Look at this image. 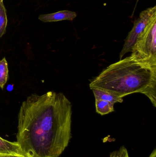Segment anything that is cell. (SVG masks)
<instances>
[{
  "label": "cell",
  "mask_w": 156,
  "mask_h": 157,
  "mask_svg": "<svg viewBox=\"0 0 156 157\" xmlns=\"http://www.w3.org/2000/svg\"><path fill=\"white\" fill-rule=\"evenodd\" d=\"M114 104L106 101L95 99L96 112L101 115L113 112L114 111Z\"/></svg>",
  "instance_id": "ba28073f"
},
{
  "label": "cell",
  "mask_w": 156,
  "mask_h": 157,
  "mask_svg": "<svg viewBox=\"0 0 156 157\" xmlns=\"http://www.w3.org/2000/svg\"><path fill=\"white\" fill-rule=\"evenodd\" d=\"M123 98L135 93L144 94L156 107V64L132 56L111 64L89 84Z\"/></svg>",
  "instance_id": "7a4b0ae2"
},
{
  "label": "cell",
  "mask_w": 156,
  "mask_h": 157,
  "mask_svg": "<svg viewBox=\"0 0 156 157\" xmlns=\"http://www.w3.org/2000/svg\"><path fill=\"white\" fill-rule=\"evenodd\" d=\"M7 24L6 10L3 2H0V38L5 34Z\"/></svg>",
  "instance_id": "30bf717a"
},
{
  "label": "cell",
  "mask_w": 156,
  "mask_h": 157,
  "mask_svg": "<svg viewBox=\"0 0 156 157\" xmlns=\"http://www.w3.org/2000/svg\"><path fill=\"white\" fill-rule=\"evenodd\" d=\"M110 157H114V152H112L110 155Z\"/></svg>",
  "instance_id": "5bb4252c"
},
{
  "label": "cell",
  "mask_w": 156,
  "mask_h": 157,
  "mask_svg": "<svg viewBox=\"0 0 156 157\" xmlns=\"http://www.w3.org/2000/svg\"><path fill=\"white\" fill-rule=\"evenodd\" d=\"M3 0H0V2H3Z\"/></svg>",
  "instance_id": "9a60e30c"
},
{
  "label": "cell",
  "mask_w": 156,
  "mask_h": 157,
  "mask_svg": "<svg viewBox=\"0 0 156 157\" xmlns=\"http://www.w3.org/2000/svg\"><path fill=\"white\" fill-rule=\"evenodd\" d=\"M76 12L68 10H63L52 13L42 14L38 17V19L43 22H53L69 20L72 21L77 17Z\"/></svg>",
  "instance_id": "5b68a950"
},
{
  "label": "cell",
  "mask_w": 156,
  "mask_h": 157,
  "mask_svg": "<svg viewBox=\"0 0 156 157\" xmlns=\"http://www.w3.org/2000/svg\"><path fill=\"white\" fill-rule=\"evenodd\" d=\"M132 52L137 59L156 64V15L138 36Z\"/></svg>",
  "instance_id": "3957f363"
},
{
  "label": "cell",
  "mask_w": 156,
  "mask_h": 157,
  "mask_svg": "<svg viewBox=\"0 0 156 157\" xmlns=\"http://www.w3.org/2000/svg\"><path fill=\"white\" fill-rule=\"evenodd\" d=\"M114 157H130L127 148L122 146L118 150L114 151Z\"/></svg>",
  "instance_id": "8fae6325"
},
{
  "label": "cell",
  "mask_w": 156,
  "mask_h": 157,
  "mask_svg": "<svg viewBox=\"0 0 156 157\" xmlns=\"http://www.w3.org/2000/svg\"><path fill=\"white\" fill-rule=\"evenodd\" d=\"M148 157H156V149L155 148Z\"/></svg>",
  "instance_id": "4fadbf2b"
},
{
  "label": "cell",
  "mask_w": 156,
  "mask_h": 157,
  "mask_svg": "<svg viewBox=\"0 0 156 157\" xmlns=\"http://www.w3.org/2000/svg\"><path fill=\"white\" fill-rule=\"evenodd\" d=\"M3 154L24 155L17 142H10L0 137V155Z\"/></svg>",
  "instance_id": "8992f818"
},
{
  "label": "cell",
  "mask_w": 156,
  "mask_h": 157,
  "mask_svg": "<svg viewBox=\"0 0 156 157\" xmlns=\"http://www.w3.org/2000/svg\"><path fill=\"white\" fill-rule=\"evenodd\" d=\"M8 63L5 58L0 60V88L3 89L8 77Z\"/></svg>",
  "instance_id": "9c48e42d"
},
{
  "label": "cell",
  "mask_w": 156,
  "mask_h": 157,
  "mask_svg": "<svg viewBox=\"0 0 156 157\" xmlns=\"http://www.w3.org/2000/svg\"><path fill=\"white\" fill-rule=\"evenodd\" d=\"M92 90L93 91L95 99L106 101L114 104L117 102H122L123 101V98L118 97L110 92L98 88H93Z\"/></svg>",
  "instance_id": "52a82bcc"
},
{
  "label": "cell",
  "mask_w": 156,
  "mask_h": 157,
  "mask_svg": "<svg viewBox=\"0 0 156 157\" xmlns=\"http://www.w3.org/2000/svg\"><path fill=\"white\" fill-rule=\"evenodd\" d=\"M0 157H27L24 155H15V154H3L0 155Z\"/></svg>",
  "instance_id": "7c38bea8"
},
{
  "label": "cell",
  "mask_w": 156,
  "mask_h": 157,
  "mask_svg": "<svg viewBox=\"0 0 156 157\" xmlns=\"http://www.w3.org/2000/svg\"><path fill=\"white\" fill-rule=\"evenodd\" d=\"M72 104L63 93L32 94L18 115L16 138L27 157H59L71 138Z\"/></svg>",
  "instance_id": "6da1fadb"
},
{
  "label": "cell",
  "mask_w": 156,
  "mask_h": 157,
  "mask_svg": "<svg viewBox=\"0 0 156 157\" xmlns=\"http://www.w3.org/2000/svg\"><path fill=\"white\" fill-rule=\"evenodd\" d=\"M156 15V6L154 7L147 8L141 13L139 18L135 22L132 29L125 40L123 48L120 52V59H122L126 53L130 52H132L133 47L135 44L138 36L143 31L152 17Z\"/></svg>",
  "instance_id": "277c9868"
}]
</instances>
